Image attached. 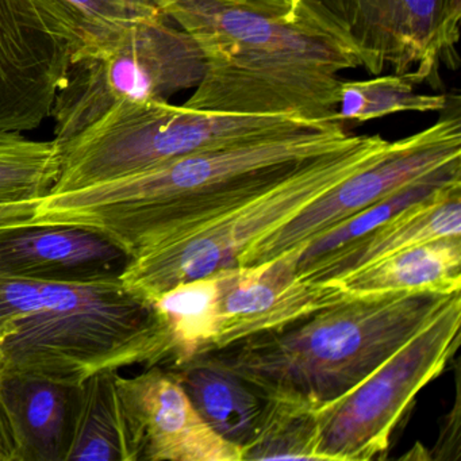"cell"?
Here are the masks:
<instances>
[{"label":"cell","mask_w":461,"mask_h":461,"mask_svg":"<svg viewBox=\"0 0 461 461\" xmlns=\"http://www.w3.org/2000/svg\"><path fill=\"white\" fill-rule=\"evenodd\" d=\"M349 136L344 122L329 120L288 136L185 156L58 194L53 217L107 237L131 260L230 212Z\"/></svg>","instance_id":"cell-1"},{"label":"cell","mask_w":461,"mask_h":461,"mask_svg":"<svg viewBox=\"0 0 461 461\" xmlns=\"http://www.w3.org/2000/svg\"><path fill=\"white\" fill-rule=\"evenodd\" d=\"M168 17L204 59L203 77L185 104L191 109L334 120L341 74L358 68L325 34L228 0H171Z\"/></svg>","instance_id":"cell-2"},{"label":"cell","mask_w":461,"mask_h":461,"mask_svg":"<svg viewBox=\"0 0 461 461\" xmlns=\"http://www.w3.org/2000/svg\"><path fill=\"white\" fill-rule=\"evenodd\" d=\"M460 293H349L282 330L199 357L264 399L318 410L357 387Z\"/></svg>","instance_id":"cell-3"},{"label":"cell","mask_w":461,"mask_h":461,"mask_svg":"<svg viewBox=\"0 0 461 461\" xmlns=\"http://www.w3.org/2000/svg\"><path fill=\"white\" fill-rule=\"evenodd\" d=\"M171 347L152 302L120 277H0V372L82 384L99 372L167 366Z\"/></svg>","instance_id":"cell-4"},{"label":"cell","mask_w":461,"mask_h":461,"mask_svg":"<svg viewBox=\"0 0 461 461\" xmlns=\"http://www.w3.org/2000/svg\"><path fill=\"white\" fill-rule=\"evenodd\" d=\"M398 141L379 134L349 136L315 156L276 185L199 228L131 258L120 279L134 295L153 302L183 283L237 264L245 249L301 214L352 175L393 152Z\"/></svg>","instance_id":"cell-5"},{"label":"cell","mask_w":461,"mask_h":461,"mask_svg":"<svg viewBox=\"0 0 461 461\" xmlns=\"http://www.w3.org/2000/svg\"><path fill=\"white\" fill-rule=\"evenodd\" d=\"M323 121L228 114L169 102H121L61 145L53 193L117 179L209 150L288 136Z\"/></svg>","instance_id":"cell-6"},{"label":"cell","mask_w":461,"mask_h":461,"mask_svg":"<svg viewBox=\"0 0 461 461\" xmlns=\"http://www.w3.org/2000/svg\"><path fill=\"white\" fill-rule=\"evenodd\" d=\"M295 23L334 40L379 77L390 71L412 85H439L456 68L461 0H287Z\"/></svg>","instance_id":"cell-7"},{"label":"cell","mask_w":461,"mask_h":461,"mask_svg":"<svg viewBox=\"0 0 461 461\" xmlns=\"http://www.w3.org/2000/svg\"><path fill=\"white\" fill-rule=\"evenodd\" d=\"M169 23H139L106 52L69 64L50 114L60 147L114 104L168 102L199 85L204 72L201 48Z\"/></svg>","instance_id":"cell-8"},{"label":"cell","mask_w":461,"mask_h":461,"mask_svg":"<svg viewBox=\"0 0 461 461\" xmlns=\"http://www.w3.org/2000/svg\"><path fill=\"white\" fill-rule=\"evenodd\" d=\"M461 293L364 382L315 410L321 460L382 458L415 396L460 347Z\"/></svg>","instance_id":"cell-9"},{"label":"cell","mask_w":461,"mask_h":461,"mask_svg":"<svg viewBox=\"0 0 461 461\" xmlns=\"http://www.w3.org/2000/svg\"><path fill=\"white\" fill-rule=\"evenodd\" d=\"M461 158L458 114L398 140L395 149L312 202L301 214L244 250L236 266H258L306 247L348 218L379 203L410 183Z\"/></svg>","instance_id":"cell-10"},{"label":"cell","mask_w":461,"mask_h":461,"mask_svg":"<svg viewBox=\"0 0 461 461\" xmlns=\"http://www.w3.org/2000/svg\"><path fill=\"white\" fill-rule=\"evenodd\" d=\"M301 253L302 248H294L258 266H234L212 274L215 333L210 353L282 330L349 294L336 283L303 279L298 269Z\"/></svg>","instance_id":"cell-11"},{"label":"cell","mask_w":461,"mask_h":461,"mask_svg":"<svg viewBox=\"0 0 461 461\" xmlns=\"http://www.w3.org/2000/svg\"><path fill=\"white\" fill-rule=\"evenodd\" d=\"M69 50L32 0H0V131H31L52 114Z\"/></svg>","instance_id":"cell-12"},{"label":"cell","mask_w":461,"mask_h":461,"mask_svg":"<svg viewBox=\"0 0 461 461\" xmlns=\"http://www.w3.org/2000/svg\"><path fill=\"white\" fill-rule=\"evenodd\" d=\"M118 387L137 461H242L241 449L202 420L166 366L133 377L118 375Z\"/></svg>","instance_id":"cell-13"},{"label":"cell","mask_w":461,"mask_h":461,"mask_svg":"<svg viewBox=\"0 0 461 461\" xmlns=\"http://www.w3.org/2000/svg\"><path fill=\"white\" fill-rule=\"evenodd\" d=\"M131 258L95 231L69 225L0 228V277L94 282L120 277Z\"/></svg>","instance_id":"cell-14"},{"label":"cell","mask_w":461,"mask_h":461,"mask_svg":"<svg viewBox=\"0 0 461 461\" xmlns=\"http://www.w3.org/2000/svg\"><path fill=\"white\" fill-rule=\"evenodd\" d=\"M79 385L0 372V461H67Z\"/></svg>","instance_id":"cell-15"},{"label":"cell","mask_w":461,"mask_h":461,"mask_svg":"<svg viewBox=\"0 0 461 461\" xmlns=\"http://www.w3.org/2000/svg\"><path fill=\"white\" fill-rule=\"evenodd\" d=\"M461 236V185L393 215L369 233L337 248L299 271L303 279L337 283L407 248Z\"/></svg>","instance_id":"cell-16"},{"label":"cell","mask_w":461,"mask_h":461,"mask_svg":"<svg viewBox=\"0 0 461 461\" xmlns=\"http://www.w3.org/2000/svg\"><path fill=\"white\" fill-rule=\"evenodd\" d=\"M50 31L66 42L69 64L114 47L131 28L169 20L171 0H32Z\"/></svg>","instance_id":"cell-17"},{"label":"cell","mask_w":461,"mask_h":461,"mask_svg":"<svg viewBox=\"0 0 461 461\" xmlns=\"http://www.w3.org/2000/svg\"><path fill=\"white\" fill-rule=\"evenodd\" d=\"M182 384L202 420L226 441L244 449L255 438L266 399L244 379L202 357L166 366Z\"/></svg>","instance_id":"cell-18"},{"label":"cell","mask_w":461,"mask_h":461,"mask_svg":"<svg viewBox=\"0 0 461 461\" xmlns=\"http://www.w3.org/2000/svg\"><path fill=\"white\" fill-rule=\"evenodd\" d=\"M350 294L461 291V236L407 248L336 283Z\"/></svg>","instance_id":"cell-19"},{"label":"cell","mask_w":461,"mask_h":461,"mask_svg":"<svg viewBox=\"0 0 461 461\" xmlns=\"http://www.w3.org/2000/svg\"><path fill=\"white\" fill-rule=\"evenodd\" d=\"M137 461L118 371H104L79 384L67 461Z\"/></svg>","instance_id":"cell-20"},{"label":"cell","mask_w":461,"mask_h":461,"mask_svg":"<svg viewBox=\"0 0 461 461\" xmlns=\"http://www.w3.org/2000/svg\"><path fill=\"white\" fill-rule=\"evenodd\" d=\"M212 275L183 283L152 302L171 347L169 366H179L212 352L215 333Z\"/></svg>","instance_id":"cell-21"},{"label":"cell","mask_w":461,"mask_h":461,"mask_svg":"<svg viewBox=\"0 0 461 461\" xmlns=\"http://www.w3.org/2000/svg\"><path fill=\"white\" fill-rule=\"evenodd\" d=\"M461 185V158L445 164L441 168L414 180L406 187L383 199L379 203L363 210L348 218L336 228L323 233L314 241L302 248L298 269L301 271L312 261L333 252L337 248L364 236L382 223L387 222L393 215L420 202L428 201L444 191Z\"/></svg>","instance_id":"cell-22"},{"label":"cell","mask_w":461,"mask_h":461,"mask_svg":"<svg viewBox=\"0 0 461 461\" xmlns=\"http://www.w3.org/2000/svg\"><path fill=\"white\" fill-rule=\"evenodd\" d=\"M60 166L61 148L56 140L34 141L21 131H0V206L48 195Z\"/></svg>","instance_id":"cell-23"},{"label":"cell","mask_w":461,"mask_h":461,"mask_svg":"<svg viewBox=\"0 0 461 461\" xmlns=\"http://www.w3.org/2000/svg\"><path fill=\"white\" fill-rule=\"evenodd\" d=\"M407 77L401 75L369 80H342L339 106L334 120L339 122L377 120L396 113H437L447 107L444 94H420Z\"/></svg>","instance_id":"cell-24"},{"label":"cell","mask_w":461,"mask_h":461,"mask_svg":"<svg viewBox=\"0 0 461 461\" xmlns=\"http://www.w3.org/2000/svg\"><path fill=\"white\" fill-rule=\"evenodd\" d=\"M241 455L242 461L321 460L315 410L266 399L258 434Z\"/></svg>","instance_id":"cell-25"},{"label":"cell","mask_w":461,"mask_h":461,"mask_svg":"<svg viewBox=\"0 0 461 461\" xmlns=\"http://www.w3.org/2000/svg\"><path fill=\"white\" fill-rule=\"evenodd\" d=\"M460 385H457L455 409L450 411L449 418L442 426L441 434H439L438 441L434 447V456H431V460H453V450H455L457 457H460Z\"/></svg>","instance_id":"cell-26"},{"label":"cell","mask_w":461,"mask_h":461,"mask_svg":"<svg viewBox=\"0 0 461 461\" xmlns=\"http://www.w3.org/2000/svg\"><path fill=\"white\" fill-rule=\"evenodd\" d=\"M228 2L263 13V14L272 15V17L288 18L294 21L287 0H228Z\"/></svg>","instance_id":"cell-27"}]
</instances>
